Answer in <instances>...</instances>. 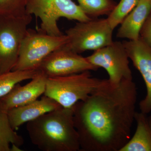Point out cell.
Returning <instances> with one entry per match:
<instances>
[{
	"instance_id": "obj_1",
	"label": "cell",
	"mask_w": 151,
	"mask_h": 151,
	"mask_svg": "<svg viewBox=\"0 0 151 151\" xmlns=\"http://www.w3.org/2000/svg\"><path fill=\"white\" fill-rule=\"evenodd\" d=\"M137 89L133 80L108 79L73 106V122L81 151H120L131 138Z\"/></svg>"
},
{
	"instance_id": "obj_2",
	"label": "cell",
	"mask_w": 151,
	"mask_h": 151,
	"mask_svg": "<svg viewBox=\"0 0 151 151\" xmlns=\"http://www.w3.org/2000/svg\"><path fill=\"white\" fill-rule=\"evenodd\" d=\"M26 129L32 143L41 150L80 151L73 107H61L45 113L28 122Z\"/></svg>"
},
{
	"instance_id": "obj_3",
	"label": "cell",
	"mask_w": 151,
	"mask_h": 151,
	"mask_svg": "<svg viewBox=\"0 0 151 151\" xmlns=\"http://www.w3.org/2000/svg\"><path fill=\"white\" fill-rule=\"evenodd\" d=\"M105 80L92 77L90 71L48 77L44 95L54 99L63 108H72L85 100Z\"/></svg>"
},
{
	"instance_id": "obj_4",
	"label": "cell",
	"mask_w": 151,
	"mask_h": 151,
	"mask_svg": "<svg viewBox=\"0 0 151 151\" xmlns=\"http://www.w3.org/2000/svg\"><path fill=\"white\" fill-rule=\"evenodd\" d=\"M26 12L40 19V27L38 29L52 36L63 35L58 25L61 18L78 22L92 19L73 0H28Z\"/></svg>"
},
{
	"instance_id": "obj_5",
	"label": "cell",
	"mask_w": 151,
	"mask_h": 151,
	"mask_svg": "<svg viewBox=\"0 0 151 151\" xmlns=\"http://www.w3.org/2000/svg\"><path fill=\"white\" fill-rule=\"evenodd\" d=\"M68 42L65 35H50L38 29H28L12 70H37L45 58Z\"/></svg>"
},
{
	"instance_id": "obj_6",
	"label": "cell",
	"mask_w": 151,
	"mask_h": 151,
	"mask_svg": "<svg viewBox=\"0 0 151 151\" xmlns=\"http://www.w3.org/2000/svg\"><path fill=\"white\" fill-rule=\"evenodd\" d=\"M32 15H0V74L12 70Z\"/></svg>"
},
{
	"instance_id": "obj_7",
	"label": "cell",
	"mask_w": 151,
	"mask_h": 151,
	"mask_svg": "<svg viewBox=\"0 0 151 151\" xmlns=\"http://www.w3.org/2000/svg\"><path fill=\"white\" fill-rule=\"evenodd\" d=\"M113 31L106 19L78 22L65 31L67 45L78 54L87 50L95 51L113 42Z\"/></svg>"
},
{
	"instance_id": "obj_8",
	"label": "cell",
	"mask_w": 151,
	"mask_h": 151,
	"mask_svg": "<svg viewBox=\"0 0 151 151\" xmlns=\"http://www.w3.org/2000/svg\"><path fill=\"white\" fill-rule=\"evenodd\" d=\"M86 58L92 65L107 71L111 84L117 85L123 81L133 80L129 58L123 42L113 41Z\"/></svg>"
},
{
	"instance_id": "obj_9",
	"label": "cell",
	"mask_w": 151,
	"mask_h": 151,
	"mask_svg": "<svg viewBox=\"0 0 151 151\" xmlns=\"http://www.w3.org/2000/svg\"><path fill=\"white\" fill-rule=\"evenodd\" d=\"M98 68L91 64L86 57L71 50L66 44L45 58L37 70L48 78L96 70Z\"/></svg>"
},
{
	"instance_id": "obj_10",
	"label": "cell",
	"mask_w": 151,
	"mask_h": 151,
	"mask_svg": "<svg viewBox=\"0 0 151 151\" xmlns=\"http://www.w3.org/2000/svg\"><path fill=\"white\" fill-rule=\"evenodd\" d=\"M134 66L142 76L147 94L139 103L141 112L147 114L151 112V47L140 38L123 42Z\"/></svg>"
},
{
	"instance_id": "obj_11",
	"label": "cell",
	"mask_w": 151,
	"mask_h": 151,
	"mask_svg": "<svg viewBox=\"0 0 151 151\" xmlns=\"http://www.w3.org/2000/svg\"><path fill=\"white\" fill-rule=\"evenodd\" d=\"M47 77L37 71L29 83L17 84L8 94L0 98V108L7 111L32 103L44 94Z\"/></svg>"
},
{
	"instance_id": "obj_12",
	"label": "cell",
	"mask_w": 151,
	"mask_h": 151,
	"mask_svg": "<svg viewBox=\"0 0 151 151\" xmlns=\"http://www.w3.org/2000/svg\"><path fill=\"white\" fill-rule=\"evenodd\" d=\"M61 107L54 99L44 95L40 100L12 108L6 113L11 127L16 130L23 124L33 121Z\"/></svg>"
},
{
	"instance_id": "obj_13",
	"label": "cell",
	"mask_w": 151,
	"mask_h": 151,
	"mask_svg": "<svg viewBox=\"0 0 151 151\" xmlns=\"http://www.w3.org/2000/svg\"><path fill=\"white\" fill-rule=\"evenodd\" d=\"M151 12V0H139L137 6L121 24L117 37L129 40L139 38L141 28Z\"/></svg>"
},
{
	"instance_id": "obj_14",
	"label": "cell",
	"mask_w": 151,
	"mask_h": 151,
	"mask_svg": "<svg viewBox=\"0 0 151 151\" xmlns=\"http://www.w3.org/2000/svg\"><path fill=\"white\" fill-rule=\"evenodd\" d=\"M134 120L137 123L135 134L120 151H151V129L147 114L136 112Z\"/></svg>"
},
{
	"instance_id": "obj_15",
	"label": "cell",
	"mask_w": 151,
	"mask_h": 151,
	"mask_svg": "<svg viewBox=\"0 0 151 151\" xmlns=\"http://www.w3.org/2000/svg\"><path fill=\"white\" fill-rule=\"evenodd\" d=\"M24 143L22 137L11 127L6 112L0 108V151H12L11 145L19 147Z\"/></svg>"
},
{
	"instance_id": "obj_16",
	"label": "cell",
	"mask_w": 151,
	"mask_h": 151,
	"mask_svg": "<svg viewBox=\"0 0 151 151\" xmlns=\"http://www.w3.org/2000/svg\"><path fill=\"white\" fill-rule=\"evenodd\" d=\"M84 13L90 18L110 14L116 3L114 0H77Z\"/></svg>"
},
{
	"instance_id": "obj_17",
	"label": "cell",
	"mask_w": 151,
	"mask_h": 151,
	"mask_svg": "<svg viewBox=\"0 0 151 151\" xmlns=\"http://www.w3.org/2000/svg\"><path fill=\"white\" fill-rule=\"evenodd\" d=\"M37 73V70H15L0 74V98L8 94L17 84L31 79Z\"/></svg>"
},
{
	"instance_id": "obj_18",
	"label": "cell",
	"mask_w": 151,
	"mask_h": 151,
	"mask_svg": "<svg viewBox=\"0 0 151 151\" xmlns=\"http://www.w3.org/2000/svg\"><path fill=\"white\" fill-rule=\"evenodd\" d=\"M139 1V0H120L106 18L112 29L114 30L122 23Z\"/></svg>"
},
{
	"instance_id": "obj_19",
	"label": "cell",
	"mask_w": 151,
	"mask_h": 151,
	"mask_svg": "<svg viewBox=\"0 0 151 151\" xmlns=\"http://www.w3.org/2000/svg\"><path fill=\"white\" fill-rule=\"evenodd\" d=\"M28 0H0V15L22 16L26 14Z\"/></svg>"
},
{
	"instance_id": "obj_20",
	"label": "cell",
	"mask_w": 151,
	"mask_h": 151,
	"mask_svg": "<svg viewBox=\"0 0 151 151\" xmlns=\"http://www.w3.org/2000/svg\"><path fill=\"white\" fill-rule=\"evenodd\" d=\"M139 38L151 47V12L141 28Z\"/></svg>"
},
{
	"instance_id": "obj_21",
	"label": "cell",
	"mask_w": 151,
	"mask_h": 151,
	"mask_svg": "<svg viewBox=\"0 0 151 151\" xmlns=\"http://www.w3.org/2000/svg\"><path fill=\"white\" fill-rule=\"evenodd\" d=\"M148 121L149 125H150V127L151 129V115L150 117L148 118Z\"/></svg>"
}]
</instances>
